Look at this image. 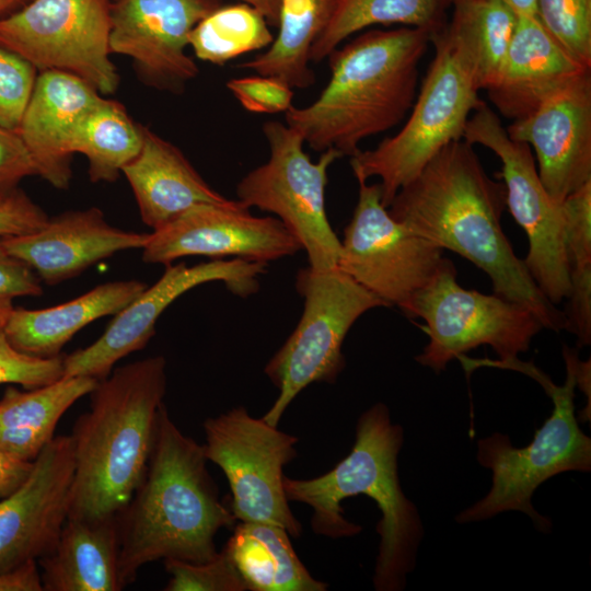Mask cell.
<instances>
[{"instance_id":"cell-34","label":"cell","mask_w":591,"mask_h":591,"mask_svg":"<svg viewBox=\"0 0 591 591\" xmlns=\"http://www.w3.org/2000/svg\"><path fill=\"white\" fill-rule=\"evenodd\" d=\"M163 563L170 575L165 591H246L243 579L223 549L205 563Z\"/></svg>"},{"instance_id":"cell-18","label":"cell","mask_w":591,"mask_h":591,"mask_svg":"<svg viewBox=\"0 0 591 591\" xmlns=\"http://www.w3.org/2000/svg\"><path fill=\"white\" fill-rule=\"evenodd\" d=\"M73 477L71 437L57 436L26 478L0 498V572L51 552L69 517Z\"/></svg>"},{"instance_id":"cell-48","label":"cell","mask_w":591,"mask_h":591,"mask_svg":"<svg viewBox=\"0 0 591 591\" xmlns=\"http://www.w3.org/2000/svg\"><path fill=\"white\" fill-rule=\"evenodd\" d=\"M12 309V300H0V326H3Z\"/></svg>"},{"instance_id":"cell-7","label":"cell","mask_w":591,"mask_h":591,"mask_svg":"<svg viewBox=\"0 0 591 591\" xmlns=\"http://www.w3.org/2000/svg\"><path fill=\"white\" fill-rule=\"evenodd\" d=\"M431 45L433 59L402 129L374 149L360 150L350 158L357 181L380 178L385 208L447 144L463 138L471 114L482 102L479 90L442 30L431 36Z\"/></svg>"},{"instance_id":"cell-8","label":"cell","mask_w":591,"mask_h":591,"mask_svg":"<svg viewBox=\"0 0 591 591\" xmlns=\"http://www.w3.org/2000/svg\"><path fill=\"white\" fill-rule=\"evenodd\" d=\"M296 290L303 299L302 315L264 369L279 392L263 416L273 426L310 384L336 382L346 364L341 348L351 326L366 312L387 306L337 267L300 269Z\"/></svg>"},{"instance_id":"cell-15","label":"cell","mask_w":591,"mask_h":591,"mask_svg":"<svg viewBox=\"0 0 591 591\" xmlns=\"http://www.w3.org/2000/svg\"><path fill=\"white\" fill-rule=\"evenodd\" d=\"M266 270L267 263L241 258L166 265L159 280L117 312L94 343L63 357L62 376L106 378L120 359L147 346L159 317L182 294L202 283L221 281L234 296L245 298L258 291V278Z\"/></svg>"},{"instance_id":"cell-13","label":"cell","mask_w":591,"mask_h":591,"mask_svg":"<svg viewBox=\"0 0 591 591\" xmlns=\"http://www.w3.org/2000/svg\"><path fill=\"white\" fill-rule=\"evenodd\" d=\"M462 139L491 150L501 161L506 206L528 235L523 262L543 294L557 305L570 291L565 216L563 204L551 197L540 179L531 147L511 139L483 101L471 114Z\"/></svg>"},{"instance_id":"cell-25","label":"cell","mask_w":591,"mask_h":591,"mask_svg":"<svg viewBox=\"0 0 591 591\" xmlns=\"http://www.w3.org/2000/svg\"><path fill=\"white\" fill-rule=\"evenodd\" d=\"M117 517L68 518L55 547L37 560L44 591H119Z\"/></svg>"},{"instance_id":"cell-10","label":"cell","mask_w":591,"mask_h":591,"mask_svg":"<svg viewBox=\"0 0 591 591\" xmlns=\"http://www.w3.org/2000/svg\"><path fill=\"white\" fill-rule=\"evenodd\" d=\"M263 132L269 158L239 182L236 200L247 209L256 207L276 215L306 253L310 267H336L340 240L327 219L325 188L327 171L341 153L331 148L313 162L296 128L269 120Z\"/></svg>"},{"instance_id":"cell-46","label":"cell","mask_w":591,"mask_h":591,"mask_svg":"<svg viewBox=\"0 0 591 591\" xmlns=\"http://www.w3.org/2000/svg\"><path fill=\"white\" fill-rule=\"evenodd\" d=\"M509 5L518 15H535V0H498Z\"/></svg>"},{"instance_id":"cell-14","label":"cell","mask_w":591,"mask_h":591,"mask_svg":"<svg viewBox=\"0 0 591 591\" xmlns=\"http://www.w3.org/2000/svg\"><path fill=\"white\" fill-rule=\"evenodd\" d=\"M358 183V201L344 230L336 267L387 306L401 310L438 271L443 250L389 213L379 183Z\"/></svg>"},{"instance_id":"cell-45","label":"cell","mask_w":591,"mask_h":591,"mask_svg":"<svg viewBox=\"0 0 591 591\" xmlns=\"http://www.w3.org/2000/svg\"><path fill=\"white\" fill-rule=\"evenodd\" d=\"M257 10L269 25L277 26L281 0H240Z\"/></svg>"},{"instance_id":"cell-16","label":"cell","mask_w":591,"mask_h":591,"mask_svg":"<svg viewBox=\"0 0 591 591\" xmlns=\"http://www.w3.org/2000/svg\"><path fill=\"white\" fill-rule=\"evenodd\" d=\"M142 260L169 265L186 256H233L268 263L301 251L298 240L274 217H254L239 200L202 204L149 233Z\"/></svg>"},{"instance_id":"cell-38","label":"cell","mask_w":591,"mask_h":591,"mask_svg":"<svg viewBox=\"0 0 591 591\" xmlns=\"http://www.w3.org/2000/svg\"><path fill=\"white\" fill-rule=\"evenodd\" d=\"M225 85L239 103L252 113H286L292 106L293 89L274 77L258 74L233 78Z\"/></svg>"},{"instance_id":"cell-27","label":"cell","mask_w":591,"mask_h":591,"mask_svg":"<svg viewBox=\"0 0 591 591\" xmlns=\"http://www.w3.org/2000/svg\"><path fill=\"white\" fill-rule=\"evenodd\" d=\"M250 591H325L302 564L288 532L277 525L240 522L222 548Z\"/></svg>"},{"instance_id":"cell-41","label":"cell","mask_w":591,"mask_h":591,"mask_svg":"<svg viewBox=\"0 0 591 591\" xmlns=\"http://www.w3.org/2000/svg\"><path fill=\"white\" fill-rule=\"evenodd\" d=\"M49 217L23 192L0 195V237L19 236L43 228Z\"/></svg>"},{"instance_id":"cell-36","label":"cell","mask_w":591,"mask_h":591,"mask_svg":"<svg viewBox=\"0 0 591 591\" xmlns=\"http://www.w3.org/2000/svg\"><path fill=\"white\" fill-rule=\"evenodd\" d=\"M63 375V357H36L12 346L0 326V384H19L35 389L50 384Z\"/></svg>"},{"instance_id":"cell-39","label":"cell","mask_w":591,"mask_h":591,"mask_svg":"<svg viewBox=\"0 0 591 591\" xmlns=\"http://www.w3.org/2000/svg\"><path fill=\"white\" fill-rule=\"evenodd\" d=\"M31 175H37V167L20 132L0 126V195Z\"/></svg>"},{"instance_id":"cell-24","label":"cell","mask_w":591,"mask_h":591,"mask_svg":"<svg viewBox=\"0 0 591 591\" xmlns=\"http://www.w3.org/2000/svg\"><path fill=\"white\" fill-rule=\"evenodd\" d=\"M147 287L129 279L105 282L54 306L28 310L13 308L3 331L14 348L43 358L60 355L62 347L84 326L115 315Z\"/></svg>"},{"instance_id":"cell-12","label":"cell","mask_w":591,"mask_h":591,"mask_svg":"<svg viewBox=\"0 0 591 591\" xmlns=\"http://www.w3.org/2000/svg\"><path fill=\"white\" fill-rule=\"evenodd\" d=\"M109 0H30L0 18V46L36 69L77 76L113 93L119 77L109 59Z\"/></svg>"},{"instance_id":"cell-32","label":"cell","mask_w":591,"mask_h":591,"mask_svg":"<svg viewBox=\"0 0 591 591\" xmlns=\"http://www.w3.org/2000/svg\"><path fill=\"white\" fill-rule=\"evenodd\" d=\"M274 36L266 19L243 2L220 5L192 31L188 45L195 56L222 66L251 51L268 47Z\"/></svg>"},{"instance_id":"cell-1","label":"cell","mask_w":591,"mask_h":591,"mask_svg":"<svg viewBox=\"0 0 591 591\" xmlns=\"http://www.w3.org/2000/svg\"><path fill=\"white\" fill-rule=\"evenodd\" d=\"M503 183L486 173L471 143L447 144L387 207L398 222L443 251L484 270L494 293L530 309L544 328H566V317L540 290L501 227Z\"/></svg>"},{"instance_id":"cell-6","label":"cell","mask_w":591,"mask_h":591,"mask_svg":"<svg viewBox=\"0 0 591 591\" xmlns=\"http://www.w3.org/2000/svg\"><path fill=\"white\" fill-rule=\"evenodd\" d=\"M577 351L564 346L566 380L546 391L554 409L532 441L514 448L500 432L477 441L476 459L491 471L487 495L456 517L457 523L484 521L506 511L525 513L536 530L549 533L552 521L540 514L532 496L540 485L564 472L591 471V439L578 425L575 415V357Z\"/></svg>"},{"instance_id":"cell-23","label":"cell","mask_w":591,"mask_h":591,"mask_svg":"<svg viewBox=\"0 0 591 591\" xmlns=\"http://www.w3.org/2000/svg\"><path fill=\"white\" fill-rule=\"evenodd\" d=\"M138 155L124 166L142 221L160 229L194 206L233 200L211 188L174 144L142 127Z\"/></svg>"},{"instance_id":"cell-9","label":"cell","mask_w":591,"mask_h":591,"mask_svg":"<svg viewBox=\"0 0 591 591\" xmlns=\"http://www.w3.org/2000/svg\"><path fill=\"white\" fill-rule=\"evenodd\" d=\"M401 311L425 321L429 340L415 360L436 373L482 345L490 346L500 357L486 360L487 364L508 368L544 328L536 315L519 303L496 293L464 289L456 280L454 264L445 257Z\"/></svg>"},{"instance_id":"cell-19","label":"cell","mask_w":591,"mask_h":591,"mask_svg":"<svg viewBox=\"0 0 591 591\" xmlns=\"http://www.w3.org/2000/svg\"><path fill=\"white\" fill-rule=\"evenodd\" d=\"M506 130L533 147L540 179L554 200L591 182V70Z\"/></svg>"},{"instance_id":"cell-4","label":"cell","mask_w":591,"mask_h":591,"mask_svg":"<svg viewBox=\"0 0 591 591\" xmlns=\"http://www.w3.org/2000/svg\"><path fill=\"white\" fill-rule=\"evenodd\" d=\"M431 44L421 28L371 30L327 57L331 78L308 106H291L286 124L317 152L354 157L362 140L397 126L413 107L419 63Z\"/></svg>"},{"instance_id":"cell-21","label":"cell","mask_w":591,"mask_h":591,"mask_svg":"<svg viewBox=\"0 0 591 591\" xmlns=\"http://www.w3.org/2000/svg\"><path fill=\"white\" fill-rule=\"evenodd\" d=\"M102 96L88 82L68 72L45 70L18 128L33 155L37 175L59 189L71 179L72 141L85 115Z\"/></svg>"},{"instance_id":"cell-37","label":"cell","mask_w":591,"mask_h":591,"mask_svg":"<svg viewBox=\"0 0 591 591\" xmlns=\"http://www.w3.org/2000/svg\"><path fill=\"white\" fill-rule=\"evenodd\" d=\"M561 204L569 269L591 265V182L568 195Z\"/></svg>"},{"instance_id":"cell-20","label":"cell","mask_w":591,"mask_h":591,"mask_svg":"<svg viewBox=\"0 0 591 591\" xmlns=\"http://www.w3.org/2000/svg\"><path fill=\"white\" fill-rule=\"evenodd\" d=\"M148 237L149 233L109 224L99 208L91 207L49 218L35 232L0 237V245L26 263L43 282L54 286L118 252L142 248Z\"/></svg>"},{"instance_id":"cell-5","label":"cell","mask_w":591,"mask_h":591,"mask_svg":"<svg viewBox=\"0 0 591 591\" xmlns=\"http://www.w3.org/2000/svg\"><path fill=\"white\" fill-rule=\"evenodd\" d=\"M166 392V360L148 357L97 381L70 434L74 477L69 517H117L141 484Z\"/></svg>"},{"instance_id":"cell-11","label":"cell","mask_w":591,"mask_h":591,"mask_svg":"<svg viewBox=\"0 0 591 591\" xmlns=\"http://www.w3.org/2000/svg\"><path fill=\"white\" fill-rule=\"evenodd\" d=\"M204 432L206 459L228 479L236 521L274 524L300 536L302 525L283 488V467L298 454V437L251 416L244 406L207 418Z\"/></svg>"},{"instance_id":"cell-28","label":"cell","mask_w":591,"mask_h":591,"mask_svg":"<svg viewBox=\"0 0 591 591\" xmlns=\"http://www.w3.org/2000/svg\"><path fill=\"white\" fill-rule=\"evenodd\" d=\"M442 28L478 90L496 79L511 42L518 14L498 0H452Z\"/></svg>"},{"instance_id":"cell-42","label":"cell","mask_w":591,"mask_h":591,"mask_svg":"<svg viewBox=\"0 0 591 591\" xmlns=\"http://www.w3.org/2000/svg\"><path fill=\"white\" fill-rule=\"evenodd\" d=\"M42 293V280L36 273L0 245V300L39 297Z\"/></svg>"},{"instance_id":"cell-17","label":"cell","mask_w":591,"mask_h":591,"mask_svg":"<svg viewBox=\"0 0 591 591\" xmlns=\"http://www.w3.org/2000/svg\"><path fill=\"white\" fill-rule=\"evenodd\" d=\"M220 0H117L111 7L109 51L130 57L143 80L179 92L198 74L187 55L194 27Z\"/></svg>"},{"instance_id":"cell-47","label":"cell","mask_w":591,"mask_h":591,"mask_svg":"<svg viewBox=\"0 0 591 591\" xmlns=\"http://www.w3.org/2000/svg\"><path fill=\"white\" fill-rule=\"evenodd\" d=\"M30 0H0V18L18 10Z\"/></svg>"},{"instance_id":"cell-44","label":"cell","mask_w":591,"mask_h":591,"mask_svg":"<svg viewBox=\"0 0 591 591\" xmlns=\"http://www.w3.org/2000/svg\"><path fill=\"white\" fill-rule=\"evenodd\" d=\"M32 462L18 461L0 450V498L12 493L28 475Z\"/></svg>"},{"instance_id":"cell-40","label":"cell","mask_w":591,"mask_h":591,"mask_svg":"<svg viewBox=\"0 0 591 591\" xmlns=\"http://www.w3.org/2000/svg\"><path fill=\"white\" fill-rule=\"evenodd\" d=\"M564 312L566 328L577 337L579 347L591 343V265L570 270V291Z\"/></svg>"},{"instance_id":"cell-2","label":"cell","mask_w":591,"mask_h":591,"mask_svg":"<svg viewBox=\"0 0 591 591\" xmlns=\"http://www.w3.org/2000/svg\"><path fill=\"white\" fill-rule=\"evenodd\" d=\"M207 462L202 445L177 428L163 404L144 477L117 515L121 589L149 563H205L218 554L217 533L236 519Z\"/></svg>"},{"instance_id":"cell-26","label":"cell","mask_w":591,"mask_h":591,"mask_svg":"<svg viewBox=\"0 0 591 591\" xmlns=\"http://www.w3.org/2000/svg\"><path fill=\"white\" fill-rule=\"evenodd\" d=\"M97 383L88 376H61L35 389L8 386L0 398V450L22 462H33L55 438L61 416Z\"/></svg>"},{"instance_id":"cell-22","label":"cell","mask_w":591,"mask_h":591,"mask_svg":"<svg viewBox=\"0 0 591 591\" xmlns=\"http://www.w3.org/2000/svg\"><path fill=\"white\" fill-rule=\"evenodd\" d=\"M591 68L575 59L535 15L518 22L500 70L486 89L506 118L518 120Z\"/></svg>"},{"instance_id":"cell-33","label":"cell","mask_w":591,"mask_h":591,"mask_svg":"<svg viewBox=\"0 0 591 591\" xmlns=\"http://www.w3.org/2000/svg\"><path fill=\"white\" fill-rule=\"evenodd\" d=\"M535 16L575 59L591 68V0H535Z\"/></svg>"},{"instance_id":"cell-29","label":"cell","mask_w":591,"mask_h":591,"mask_svg":"<svg viewBox=\"0 0 591 591\" xmlns=\"http://www.w3.org/2000/svg\"><path fill=\"white\" fill-rule=\"evenodd\" d=\"M336 2L281 0L277 37L267 50L236 65V68L277 78L292 89L314 84V72L309 67L310 51L331 20Z\"/></svg>"},{"instance_id":"cell-31","label":"cell","mask_w":591,"mask_h":591,"mask_svg":"<svg viewBox=\"0 0 591 591\" xmlns=\"http://www.w3.org/2000/svg\"><path fill=\"white\" fill-rule=\"evenodd\" d=\"M142 141V127L119 103L103 99L82 119L71 149L86 157L92 182H114L138 155Z\"/></svg>"},{"instance_id":"cell-3","label":"cell","mask_w":591,"mask_h":591,"mask_svg":"<svg viewBox=\"0 0 591 591\" xmlns=\"http://www.w3.org/2000/svg\"><path fill=\"white\" fill-rule=\"evenodd\" d=\"M403 443L402 426L392 421L384 403H375L359 416L351 451L331 471L310 479L283 477L287 499L312 509L310 525L317 535H358L362 528L345 518L341 501L364 495L376 503L381 511L372 579L376 591L405 588L424 536L418 509L404 494L398 477L397 459Z\"/></svg>"},{"instance_id":"cell-43","label":"cell","mask_w":591,"mask_h":591,"mask_svg":"<svg viewBox=\"0 0 591 591\" xmlns=\"http://www.w3.org/2000/svg\"><path fill=\"white\" fill-rule=\"evenodd\" d=\"M0 591H44L37 561L0 572Z\"/></svg>"},{"instance_id":"cell-30","label":"cell","mask_w":591,"mask_h":591,"mask_svg":"<svg viewBox=\"0 0 591 591\" xmlns=\"http://www.w3.org/2000/svg\"><path fill=\"white\" fill-rule=\"evenodd\" d=\"M452 0H337L326 27L314 42L311 62H320L352 34L372 25L403 24L431 36L447 24Z\"/></svg>"},{"instance_id":"cell-35","label":"cell","mask_w":591,"mask_h":591,"mask_svg":"<svg viewBox=\"0 0 591 591\" xmlns=\"http://www.w3.org/2000/svg\"><path fill=\"white\" fill-rule=\"evenodd\" d=\"M36 68L0 46V126L18 130L32 95Z\"/></svg>"}]
</instances>
